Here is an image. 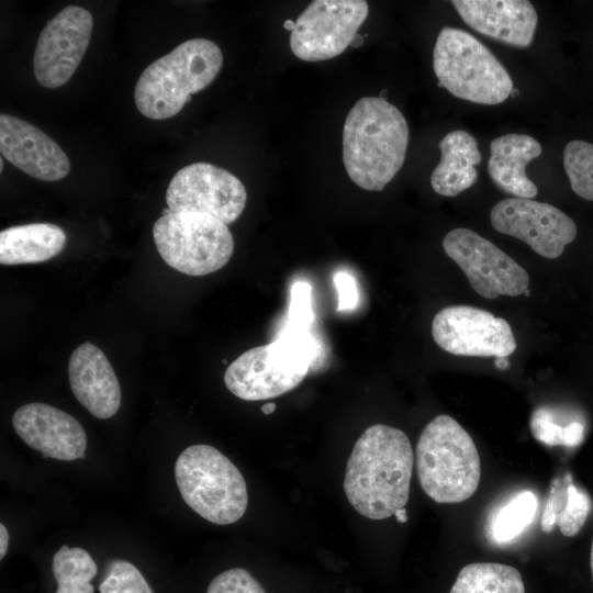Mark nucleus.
I'll use <instances>...</instances> for the list:
<instances>
[{
    "instance_id": "1",
    "label": "nucleus",
    "mask_w": 593,
    "mask_h": 593,
    "mask_svg": "<svg viewBox=\"0 0 593 593\" xmlns=\"http://www.w3.org/2000/svg\"><path fill=\"white\" fill-rule=\"evenodd\" d=\"M414 455L404 432L383 424L368 427L346 466L344 491L350 505L370 519H384L410 496Z\"/></svg>"
},
{
    "instance_id": "2",
    "label": "nucleus",
    "mask_w": 593,
    "mask_h": 593,
    "mask_svg": "<svg viewBox=\"0 0 593 593\" xmlns=\"http://www.w3.org/2000/svg\"><path fill=\"white\" fill-rule=\"evenodd\" d=\"M410 131L401 111L380 97L359 99L343 128V163L354 183L381 191L405 160Z\"/></svg>"
},
{
    "instance_id": "3",
    "label": "nucleus",
    "mask_w": 593,
    "mask_h": 593,
    "mask_svg": "<svg viewBox=\"0 0 593 593\" xmlns=\"http://www.w3.org/2000/svg\"><path fill=\"white\" fill-rule=\"evenodd\" d=\"M223 65L220 47L206 38L188 40L153 61L139 76L134 90L137 110L146 118L175 116L190 94L206 88Z\"/></svg>"
},
{
    "instance_id": "4",
    "label": "nucleus",
    "mask_w": 593,
    "mask_h": 593,
    "mask_svg": "<svg viewBox=\"0 0 593 593\" xmlns=\"http://www.w3.org/2000/svg\"><path fill=\"white\" fill-rule=\"evenodd\" d=\"M416 470L423 491L437 503H460L477 491L481 478L478 449L451 416L438 415L416 445Z\"/></svg>"
},
{
    "instance_id": "5",
    "label": "nucleus",
    "mask_w": 593,
    "mask_h": 593,
    "mask_svg": "<svg viewBox=\"0 0 593 593\" xmlns=\"http://www.w3.org/2000/svg\"><path fill=\"white\" fill-rule=\"evenodd\" d=\"M175 478L187 505L213 524H233L246 512V482L237 467L215 447H187L176 460Z\"/></svg>"
},
{
    "instance_id": "6",
    "label": "nucleus",
    "mask_w": 593,
    "mask_h": 593,
    "mask_svg": "<svg viewBox=\"0 0 593 593\" xmlns=\"http://www.w3.org/2000/svg\"><path fill=\"white\" fill-rule=\"evenodd\" d=\"M437 79L452 96L480 104L504 102L513 81L500 60L473 35L445 26L433 52Z\"/></svg>"
},
{
    "instance_id": "7",
    "label": "nucleus",
    "mask_w": 593,
    "mask_h": 593,
    "mask_svg": "<svg viewBox=\"0 0 593 593\" xmlns=\"http://www.w3.org/2000/svg\"><path fill=\"white\" fill-rule=\"evenodd\" d=\"M153 237L163 260L188 276L220 270L234 251L227 225L202 213L169 210L154 223Z\"/></svg>"
},
{
    "instance_id": "8",
    "label": "nucleus",
    "mask_w": 593,
    "mask_h": 593,
    "mask_svg": "<svg viewBox=\"0 0 593 593\" xmlns=\"http://www.w3.org/2000/svg\"><path fill=\"white\" fill-rule=\"evenodd\" d=\"M443 247L483 298L517 296L528 289L527 271L495 244L469 228L448 232Z\"/></svg>"
},
{
    "instance_id": "9",
    "label": "nucleus",
    "mask_w": 593,
    "mask_h": 593,
    "mask_svg": "<svg viewBox=\"0 0 593 593\" xmlns=\"http://www.w3.org/2000/svg\"><path fill=\"white\" fill-rule=\"evenodd\" d=\"M362 0H315L298 16L290 34L292 53L304 61H321L342 54L368 16Z\"/></svg>"
},
{
    "instance_id": "10",
    "label": "nucleus",
    "mask_w": 593,
    "mask_h": 593,
    "mask_svg": "<svg viewBox=\"0 0 593 593\" xmlns=\"http://www.w3.org/2000/svg\"><path fill=\"white\" fill-rule=\"evenodd\" d=\"M246 201L243 182L226 169L209 163H194L181 168L166 191V202L171 212L208 214L226 225L239 217Z\"/></svg>"
},
{
    "instance_id": "11",
    "label": "nucleus",
    "mask_w": 593,
    "mask_h": 593,
    "mask_svg": "<svg viewBox=\"0 0 593 593\" xmlns=\"http://www.w3.org/2000/svg\"><path fill=\"white\" fill-rule=\"evenodd\" d=\"M432 335L447 353L470 357H508L516 340L508 322L469 305H451L434 316Z\"/></svg>"
},
{
    "instance_id": "12",
    "label": "nucleus",
    "mask_w": 593,
    "mask_h": 593,
    "mask_svg": "<svg viewBox=\"0 0 593 593\" xmlns=\"http://www.w3.org/2000/svg\"><path fill=\"white\" fill-rule=\"evenodd\" d=\"M92 27V14L72 4L46 23L33 56L34 76L41 86L55 89L71 78L88 48Z\"/></svg>"
},
{
    "instance_id": "13",
    "label": "nucleus",
    "mask_w": 593,
    "mask_h": 593,
    "mask_svg": "<svg viewBox=\"0 0 593 593\" xmlns=\"http://www.w3.org/2000/svg\"><path fill=\"white\" fill-rule=\"evenodd\" d=\"M495 231L526 243L535 253L558 258L577 237L574 221L558 208L533 199L507 198L491 210Z\"/></svg>"
},
{
    "instance_id": "14",
    "label": "nucleus",
    "mask_w": 593,
    "mask_h": 593,
    "mask_svg": "<svg viewBox=\"0 0 593 593\" xmlns=\"http://www.w3.org/2000/svg\"><path fill=\"white\" fill-rule=\"evenodd\" d=\"M12 425L19 437L44 458H85L88 441L82 425L57 407L40 402L24 404L14 412Z\"/></svg>"
},
{
    "instance_id": "15",
    "label": "nucleus",
    "mask_w": 593,
    "mask_h": 593,
    "mask_svg": "<svg viewBox=\"0 0 593 593\" xmlns=\"http://www.w3.org/2000/svg\"><path fill=\"white\" fill-rule=\"evenodd\" d=\"M284 360L272 344L254 347L237 357L224 373L226 388L245 401L268 400L295 387L306 377Z\"/></svg>"
},
{
    "instance_id": "16",
    "label": "nucleus",
    "mask_w": 593,
    "mask_h": 593,
    "mask_svg": "<svg viewBox=\"0 0 593 593\" xmlns=\"http://www.w3.org/2000/svg\"><path fill=\"white\" fill-rule=\"evenodd\" d=\"M2 157L29 176L57 181L70 171V161L61 147L33 124L7 113L0 114Z\"/></svg>"
},
{
    "instance_id": "17",
    "label": "nucleus",
    "mask_w": 593,
    "mask_h": 593,
    "mask_svg": "<svg viewBox=\"0 0 593 593\" xmlns=\"http://www.w3.org/2000/svg\"><path fill=\"white\" fill-rule=\"evenodd\" d=\"M460 18L474 31L514 47H528L538 16L526 0H454Z\"/></svg>"
},
{
    "instance_id": "18",
    "label": "nucleus",
    "mask_w": 593,
    "mask_h": 593,
    "mask_svg": "<svg viewBox=\"0 0 593 593\" xmlns=\"http://www.w3.org/2000/svg\"><path fill=\"white\" fill-rule=\"evenodd\" d=\"M69 384L75 398L94 417H112L121 405V388L104 353L91 343L79 345L68 362Z\"/></svg>"
},
{
    "instance_id": "19",
    "label": "nucleus",
    "mask_w": 593,
    "mask_h": 593,
    "mask_svg": "<svg viewBox=\"0 0 593 593\" xmlns=\"http://www.w3.org/2000/svg\"><path fill=\"white\" fill-rule=\"evenodd\" d=\"M542 152L540 143L525 134H506L490 143L488 171L493 182L515 198L532 199L537 186L527 177V164Z\"/></svg>"
},
{
    "instance_id": "20",
    "label": "nucleus",
    "mask_w": 593,
    "mask_h": 593,
    "mask_svg": "<svg viewBox=\"0 0 593 593\" xmlns=\"http://www.w3.org/2000/svg\"><path fill=\"white\" fill-rule=\"evenodd\" d=\"M440 160L430 176L433 190L444 197H456L478 179L475 165L481 153L475 138L467 131L455 130L439 142Z\"/></svg>"
},
{
    "instance_id": "21",
    "label": "nucleus",
    "mask_w": 593,
    "mask_h": 593,
    "mask_svg": "<svg viewBox=\"0 0 593 593\" xmlns=\"http://www.w3.org/2000/svg\"><path fill=\"white\" fill-rule=\"evenodd\" d=\"M66 242L65 231L56 224L11 226L0 233V262L5 266L43 262L57 256Z\"/></svg>"
},
{
    "instance_id": "22",
    "label": "nucleus",
    "mask_w": 593,
    "mask_h": 593,
    "mask_svg": "<svg viewBox=\"0 0 593 593\" xmlns=\"http://www.w3.org/2000/svg\"><path fill=\"white\" fill-rule=\"evenodd\" d=\"M449 593H525L519 571L496 562H474L463 567Z\"/></svg>"
},
{
    "instance_id": "23",
    "label": "nucleus",
    "mask_w": 593,
    "mask_h": 593,
    "mask_svg": "<svg viewBox=\"0 0 593 593\" xmlns=\"http://www.w3.org/2000/svg\"><path fill=\"white\" fill-rule=\"evenodd\" d=\"M52 570L57 582L56 593H94L90 582L98 568L87 550L63 545L53 557Z\"/></svg>"
},
{
    "instance_id": "24",
    "label": "nucleus",
    "mask_w": 593,
    "mask_h": 593,
    "mask_svg": "<svg viewBox=\"0 0 593 593\" xmlns=\"http://www.w3.org/2000/svg\"><path fill=\"white\" fill-rule=\"evenodd\" d=\"M537 506V497L533 492L518 493L494 516L491 524L493 538L505 542L518 536L533 522Z\"/></svg>"
},
{
    "instance_id": "25",
    "label": "nucleus",
    "mask_w": 593,
    "mask_h": 593,
    "mask_svg": "<svg viewBox=\"0 0 593 593\" xmlns=\"http://www.w3.org/2000/svg\"><path fill=\"white\" fill-rule=\"evenodd\" d=\"M563 167L573 192L593 201V144L581 139L569 142L563 150Z\"/></svg>"
},
{
    "instance_id": "26",
    "label": "nucleus",
    "mask_w": 593,
    "mask_h": 593,
    "mask_svg": "<svg viewBox=\"0 0 593 593\" xmlns=\"http://www.w3.org/2000/svg\"><path fill=\"white\" fill-rule=\"evenodd\" d=\"M529 425L533 436L548 446L577 447L584 436V426L580 422L574 421L561 426L555 422L553 413L546 407L533 412Z\"/></svg>"
},
{
    "instance_id": "27",
    "label": "nucleus",
    "mask_w": 593,
    "mask_h": 593,
    "mask_svg": "<svg viewBox=\"0 0 593 593\" xmlns=\"http://www.w3.org/2000/svg\"><path fill=\"white\" fill-rule=\"evenodd\" d=\"M568 500L563 511L558 515L556 526L562 535L572 537L577 535L585 524L591 511L589 494L578 488L570 478L567 486Z\"/></svg>"
},
{
    "instance_id": "28",
    "label": "nucleus",
    "mask_w": 593,
    "mask_h": 593,
    "mask_svg": "<svg viewBox=\"0 0 593 593\" xmlns=\"http://www.w3.org/2000/svg\"><path fill=\"white\" fill-rule=\"evenodd\" d=\"M100 593H154L141 571L128 561H115L99 585Z\"/></svg>"
},
{
    "instance_id": "29",
    "label": "nucleus",
    "mask_w": 593,
    "mask_h": 593,
    "mask_svg": "<svg viewBox=\"0 0 593 593\" xmlns=\"http://www.w3.org/2000/svg\"><path fill=\"white\" fill-rule=\"evenodd\" d=\"M206 593H266L250 573L240 568L223 571L209 584Z\"/></svg>"
},
{
    "instance_id": "30",
    "label": "nucleus",
    "mask_w": 593,
    "mask_h": 593,
    "mask_svg": "<svg viewBox=\"0 0 593 593\" xmlns=\"http://www.w3.org/2000/svg\"><path fill=\"white\" fill-rule=\"evenodd\" d=\"M312 288L306 281H296L290 291L286 324L309 328L315 317L312 310Z\"/></svg>"
},
{
    "instance_id": "31",
    "label": "nucleus",
    "mask_w": 593,
    "mask_h": 593,
    "mask_svg": "<svg viewBox=\"0 0 593 593\" xmlns=\"http://www.w3.org/2000/svg\"><path fill=\"white\" fill-rule=\"evenodd\" d=\"M571 475L558 478L551 483L541 515V529L546 533L553 530L558 515L563 511L568 500V482Z\"/></svg>"
},
{
    "instance_id": "32",
    "label": "nucleus",
    "mask_w": 593,
    "mask_h": 593,
    "mask_svg": "<svg viewBox=\"0 0 593 593\" xmlns=\"http://www.w3.org/2000/svg\"><path fill=\"white\" fill-rule=\"evenodd\" d=\"M333 282L338 294L337 311H354L359 302L357 281L347 271L338 270L333 276Z\"/></svg>"
},
{
    "instance_id": "33",
    "label": "nucleus",
    "mask_w": 593,
    "mask_h": 593,
    "mask_svg": "<svg viewBox=\"0 0 593 593\" xmlns=\"http://www.w3.org/2000/svg\"><path fill=\"white\" fill-rule=\"evenodd\" d=\"M9 547V532L3 524H0V559L2 560Z\"/></svg>"
},
{
    "instance_id": "34",
    "label": "nucleus",
    "mask_w": 593,
    "mask_h": 593,
    "mask_svg": "<svg viewBox=\"0 0 593 593\" xmlns=\"http://www.w3.org/2000/svg\"><path fill=\"white\" fill-rule=\"evenodd\" d=\"M494 365H495L496 369L505 370V369L508 368L510 361L507 360L506 357H497L494 360Z\"/></svg>"
},
{
    "instance_id": "35",
    "label": "nucleus",
    "mask_w": 593,
    "mask_h": 593,
    "mask_svg": "<svg viewBox=\"0 0 593 593\" xmlns=\"http://www.w3.org/2000/svg\"><path fill=\"white\" fill-rule=\"evenodd\" d=\"M394 516H395L396 521H398L399 523H401V524L407 522V512H406V510H405L404 507L398 510V511L394 513Z\"/></svg>"
},
{
    "instance_id": "36",
    "label": "nucleus",
    "mask_w": 593,
    "mask_h": 593,
    "mask_svg": "<svg viewBox=\"0 0 593 593\" xmlns=\"http://www.w3.org/2000/svg\"><path fill=\"white\" fill-rule=\"evenodd\" d=\"M275 410H276V404H275V403H266V404H264V405L261 406L262 413H264V414H267V415L273 413Z\"/></svg>"
},
{
    "instance_id": "37",
    "label": "nucleus",
    "mask_w": 593,
    "mask_h": 593,
    "mask_svg": "<svg viewBox=\"0 0 593 593\" xmlns=\"http://www.w3.org/2000/svg\"><path fill=\"white\" fill-rule=\"evenodd\" d=\"M294 25H295V22L292 20H287L283 24L284 29L291 32L293 31Z\"/></svg>"
},
{
    "instance_id": "38",
    "label": "nucleus",
    "mask_w": 593,
    "mask_h": 593,
    "mask_svg": "<svg viewBox=\"0 0 593 593\" xmlns=\"http://www.w3.org/2000/svg\"><path fill=\"white\" fill-rule=\"evenodd\" d=\"M362 43H363V37L357 34L354 41L351 42V45L356 47Z\"/></svg>"
},
{
    "instance_id": "39",
    "label": "nucleus",
    "mask_w": 593,
    "mask_h": 593,
    "mask_svg": "<svg viewBox=\"0 0 593 593\" xmlns=\"http://www.w3.org/2000/svg\"><path fill=\"white\" fill-rule=\"evenodd\" d=\"M590 564H591L592 577H593V541H592V547H591Z\"/></svg>"
},
{
    "instance_id": "40",
    "label": "nucleus",
    "mask_w": 593,
    "mask_h": 593,
    "mask_svg": "<svg viewBox=\"0 0 593 593\" xmlns=\"http://www.w3.org/2000/svg\"><path fill=\"white\" fill-rule=\"evenodd\" d=\"M529 293H530V292H529V290H528V289H527V290H526V291L524 292V294H525L526 296H528V295H529Z\"/></svg>"
},
{
    "instance_id": "41",
    "label": "nucleus",
    "mask_w": 593,
    "mask_h": 593,
    "mask_svg": "<svg viewBox=\"0 0 593 593\" xmlns=\"http://www.w3.org/2000/svg\"><path fill=\"white\" fill-rule=\"evenodd\" d=\"M0 166H1V171H2V168H3V163H2V160H0Z\"/></svg>"
}]
</instances>
